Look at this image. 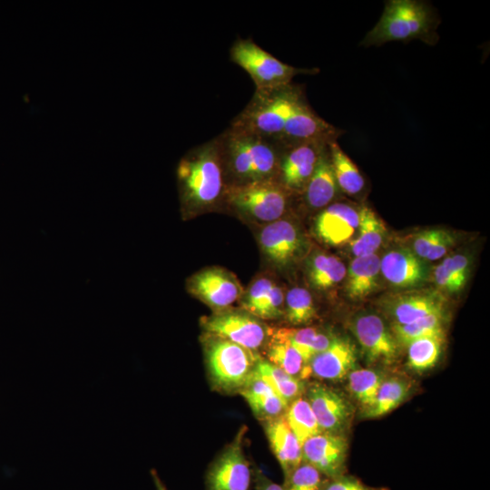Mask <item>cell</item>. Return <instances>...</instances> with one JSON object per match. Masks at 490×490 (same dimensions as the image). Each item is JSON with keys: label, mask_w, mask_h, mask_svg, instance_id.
<instances>
[{"label": "cell", "mask_w": 490, "mask_h": 490, "mask_svg": "<svg viewBox=\"0 0 490 490\" xmlns=\"http://www.w3.org/2000/svg\"><path fill=\"white\" fill-rule=\"evenodd\" d=\"M176 179L184 219L223 206L228 184L217 137L191 148L181 157Z\"/></svg>", "instance_id": "1"}, {"label": "cell", "mask_w": 490, "mask_h": 490, "mask_svg": "<svg viewBox=\"0 0 490 490\" xmlns=\"http://www.w3.org/2000/svg\"><path fill=\"white\" fill-rule=\"evenodd\" d=\"M216 137L228 186L276 180L282 145L233 123Z\"/></svg>", "instance_id": "2"}, {"label": "cell", "mask_w": 490, "mask_h": 490, "mask_svg": "<svg viewBox=\"0 0 490 490\" xmlns=\"http://www.w3.org/2000/svg\"><path fill=\"white\" fill-rule=\"evenodd\" d=\"M436 18L427 3L416 0H390L376 25L362 41L365 47L380 46L388 42L421 40L436 42Z\"/></svg>", "instance_id": "3"}, {"label": "cell", "mask_w": 490, "mask_h": 490, "mask_svg": "<svg viewBox=\"0 0 490 490\" xmlns=\"http://www.w3.org/2000/svg\"><path fill=\"white\" fill-rule=\"evenodd\" d=\"M202 343L211 384L222 392H239L253 376L260 356L211 334L204 335Z\"/></svg>", "instance_id": "4"}, {"label": "cell", "mask_w": 490, "mask_h": 490, "mask_svg": "<svg viewBox=\"0 0 490 490\" xmlns=\"http://www.w3.org/2000/svg\"><path fill=\"white\" fill-rule=\"evenodd\" d=\"M291 194L277 180L229 185L223 206L244 218L267 224L283 217Z\"/></svg>", "instance_id": "5"}, {"label": "cell", "mask_w": 490, "mask_h": 490, "mask_svg": "<svg viewBox=\"0 0 490 490\" xmlns=\"http://www.w3.org/2000/svg\"><path fill=\"white\" fill-rule=\"evenodd\" d=\"M230 59L250 75L256 90L285 86L291 83L298 74L318 72V68H298L287 64L250 38L235 40L230 48Z\"/></svg>", "instance_id": "6"}, {"label": "cell", "mask_w": 490, "mask_h": 490, "mask_svg": "<svg viewBox=\"0 0 490 490\" xmlns=\"http://www.w3.org/2000/svg\"><path fill=\"white\" fill-rule=\"evenodd\" d=\"M205 334L214 335L258 352L269 339V328L244 309H226L201 318Z\"/></svg>", "instance_id": "7"}, {"label": "cell", "mask_w": 490, "mask_h": 490, "mask_svg": "<svg viewBox=\"0 0 490 490\" xmlns=\"http://www.w3.org/2000/svg\"><path fill=\"white\" fill-rule=\"evenodd\" d=\"M246 426L216 456L205 475V490H250L253 471L243 451Z\"/></svg>", "instance_id": "8"}, {"label": "cell", "mask_w": 490, "mask_h": 490, "mask_svg": "<svg viewBox=\"0 0 490 490\" xmlns=\"http://www.w3.org/2000/svg\"><path fill=\"white\" fill-rule=\"evenodd\" d=\"M366 362L368 365H389L398 356V344L383 318L377 313H357L349 322Z\"/></svg>", "instance_id": "9"}, {"label": "cell", "mask_w": 490, "mask_h": 490, "mask_svg": "<svg viewBox=\"0 0 490 490\" xmlns=\"http://www.w3.org/2000/svg\"><path fill=\"white\" fill-rule=\"evenodd\" d=\"M258 239L266 260L279 269L291 266L308 250V242L300 229L283 218L264 224Z\"/></svg>", "instance_id": "10"}, {"label": "cell", "mask_w": 490, "mask_h": 490, "mask_svg": "<svg viewBox=\"0 0 490 490\" xmlns=\"http://www.w3.org/2000/svg\"><path fill=\"white\" fill-rule=\"evenodd\" d=\"M187 291L214 311L230 309L243 294L238 278L220 267L204 268L188 278Z\"/></svg>", "instance_id": "11"}, {"label": "cell", "mask_w": 490, "mask_h": 490, "mask_svg": "<svg viewBox=\"0 0 490 490\" xmlns=\"http://www.w3.org/2000/svg\"><path fill=\"white\" fill-rule=\"evenodd\" d=\"M328 144L304 142L283 147L276 180L291 193L302 192Z\"/></svg>", "instance_id": "12"}, {"label": "cell", "mask_w": 490, "mask_h": 490, "mask_svg": "<svg viewBox=\"0 0 490 490\" xmlns=\"http://www.w3.org/2000/svg\"><path fill=\"white\" fill-rule=\"evenodd\" d=\"M348 449L345 435L321 432L302 444V461L326 478L337 477L345 474Z\"/></svg>", "instance_id": "13"}, {"label": "cell", "mask_w": 490, "mask_h": 490, "mask_svg": "<svg viewBox=\"0 0 490 490\" xmlns=\"http://www.w3.org/2000/svg\"><path fill=\"white\" fill-rule=\"evenodd\" d=\"M305 392L321 431L344 435L352 416L348 401L336 390L317 382L306 387Z\"/></svg>", "instance_id": "14"}, {"label": "cell", "mask_w": 490, "mask_h": 490, "mask_svg": "<svg viewBox=\"0 0 490 490\" xmlns=\"http://www.w3.org/2000/svg\"><path fill=\"white\" fill-rule=\"evenodd\" d=\"M380 273L397 289H411L423 285L428 279L426 260L408 248L394 249L380 259Z\"/></svg>", "instance_id": "15"}, {"label": "cell", "mask_w": 490, "mask_h": 490, "mask_svg": "<svg viewBox=\"0 0 490 490\" xmlns=\"http://www.w3.org/2000/svg\"><path fill=\"white\" fill-rule=\"evenodd\" d=\"M359 212L352 206L336 202L322 209L314 222L317 237L329 246L348 243L358 230Z\"/></svg>", "instance_id": "16"}, {"label": "cell", "mask_w": 490, "mask_h": 490, "mask_svg": "<svg viewBox=\"0 0 490 490\" xmlns=\"http://www.w3.org/2000/svg\"><path fill=\"white\" fill-rule=\"evenodd\" d=\"M358 352L355 344L347 337L337 336L330 346L309 361L311 377L338 381L356 367Z\"/></svg>", "instance_id": "17"}, {"label": "cell", "mask_w": 490, "mask_h": 490, "mask_svg": "<svg viewBox=\"0 0 490 490\" xmlns=\"http://www.w3.org/2000/svg\"><path fill=\"white\" fill-rule=\"evenodd\" d=\"M285 295L282 289L268 277H259L247 288L240 299L242 309L260 319H277L283 316Z\"/></svg>", "instance_id": "18"}, {"label": "cell", "mask_w": 490, "mask_h": 490, "mask_svg": "<svg viewBox=\"0 0 490 490\" xmlns=\"http://www.w3.org/2000/svg\"><path fill=\"white\" fill-rule=\"evenodd\" d=\"M264 429L285 479L302 462L301 445L284 416L265 421Z\"/></svg>", "instance_id": "19"}, {"label": "cell", "mask_w": 490, "mask_h": 490, "mask_svg": "<svg viewBox=\"0 0 490 490\" xmlns=\"http://www.w3.org/2000/svg\"><path fill=\"white\" fill-rule=\"evenodd\" d=\"M392 325H403L436 312L444 311L443 299L434 292L415 291L387 302Z\"/></svg>", "instance_id": "20"}, {"label": "cell", "mask_w": 490, "mask_h": 490, "mask_svg": "<svg viewBox=\"0 0 490 490\" xmlns=\"http://www.w3.org/2000/svg\"><path fill=\"white\" fill-rule=\"evenodd\" d=\"M338 188L328 144L321 152L302 194L309 208L322 210L335 198Z\"/></svg>", "instance_id": "21"}, {"label": "cell", "mask_w": 490, "mask_h": 490, "mask_svg": "<svg viewBox=\"0 0 490 490\" xmlns=\"http://www.w3.org/2000/svg\"><path fill=\"white\" fill-rule=\"evenodd\" d=\"M250 406L253 414L263 422L284 415L288 404L273 389L254 374L239 391Z\"/></svg>", "instance_id": "22"}, {"label": "cell", "mask_w": 490, "mask_h": 490, "mask_svg": "<svg viewBox=\"0 0 490 490\" xmlns=\"http://www.w3.org/2000/svg\"><path fill=\"white\" fill-rule=\"evenodd\" d=\"M380 259L375 253L355 257L346 273L345 289L348 297L354 300L363 299L378 288Z\"/></svg>", "instance_id": "23"}, {"label": "cell", "mask_w": 490, "mask_h": 490, "mask_svg": "<svg viewBox=\"0 0 490 490\" xmlns=\"http://www.w3.org/2000/svg\"><path fill=\"white\" fill-rule=\"evenodd\" d=\"M346 273L344 263L336 256L317 251L307 258L308 279L311 286L318 290L336 286L345 278Z\"/></svg>", "instance_id": "24"}, {"label": "cell", "mask_w": 490, "mask_h": 490, "mask_svg": "<svg viewBox=\"0 0 490 490\" xmlns=\"http://www.w3.org/2000/svg\"><path fill=\"white\" fill-rule=\"evenodd\" d=\"M358 212V235L350 241L351 251L355 257L375 254L385 239L386 227L370 208L362 207Z\"/></svg>", "instance_id": "25"}, {"label": "cell", "mask_w": 490, "mask_h": 490, "mask_svg": "<svg viewBox=\"0 0 490 490\" xmlns=\"http://www.w3.org/2000/svg\"><path fill=\"white\" fill-rule=\"evenodd\" d=\"M410 391L411 386L406 379L385 377L374 402L361 411L362 417L377 418L388 414L407 398Z\"/></svg>", "instance_id": "26"}, {"label": "cell", "mask_w": 490, "mask_h": 490, "mask_svg": "<svg viewBox=\"0 0 490 490\" xmlns=\"http://www.w3.org/2000/svg\"><path fill=\"white\" fill-rule=\"evenodd\" d=\"M265 347L267 360L271 364L303 381L311 377L309 363L288 342L269 336Z\"/></svg>", "instance_id": "27"}, {"label": "cell", "mask_w": 490, "mask_h": 490, "mask_svg": "<svg viewBox=\"0 0 490 490\" xmlns=\"http://www.w3.org/2000/svg\"><path fill=\"white\" fill-rule=\"evenodd\" d=\"M470 270L471 260L467 255L458 253L447 256L434 270V281L441 290L456 293L465 288Z\"/></svg>", "instance_id": "28"}, {"label": "cell", "mask_w": 490, "mask_h": 490, "mask_svg": "<svg viewBox=\"0 0 490 490\" xmlns=\"http://www.w3.org/2000/svg\"><path fill=\"white\" fill-rule=\"evenodd\" d=\"M255 373L288 405L297 397L302 396L306 390L303 380L289 375L262 358L256 364Z\"/></svg>", "instance_id": "29"}, {"label": "cell", "mask_w": 490, "mask_h": 490, "mask_svg": "<svg viewBox=\"0 0 490 490\" xmlns=\"http://www.w3.org/2000/svg\"><path fill=\"white\" fill-rule=\"evenodd\" d=\"M328 152L338 187L349 195L359 193L365 186V181L357 165L337 141L328 143Z\"/></svg>", "instance_id": "30"}, {"label": "cell", "mask_w": 490, "mask_h": 490, "mask_svg": "<svg viewBox=\"0 0 490 490\" xmlns=\"http://www.w3.org/2000/svg\"><path fill=\"white\" fill-rule=\"evenodd\" d=\"M452 232L443 229L421 230L412 237L411 250L425 260L442 258L455 244Z\"/></svg>", "instance_id": "31"}, {"label": "cell", "mask_w": 490, "mask_h": 490, "mask_svg": "<svg viewBox=\"0 0 490 490\" xmlns=\"http://www.w3.org/2000/svg\"><path fill=\"white\" fill-rule=\"evenodd\" d=\"M283 416L301 446L308 438L322 432L309 401L303 395L288 405Z\"/></svg>", "instance_id": "32"}, {"label": "cell", "mask_w": 490, "mask_h": 490, "mask_svg": "<svg viewBox=\"0 0 490 490\" xmlns=\"http://www.w3.org/2000/svg\"><path fill=\"white\" fill-rule=\"evenodd\" d=\"M444 336H426L409 342L407 347V366L416 372L432 368L438 361Z\"/></svg>", "instance_id": "33"}, {"label": "cell", "mask_w": 490, "mask_h": 490, "mask_svg": "<svg viewBox=\"0 0 490 490\" xmlns=\"http://www.w3.org/2000/svg\"><path fill=\"white\" fill-rule=\"evenodd\" d=\"M348 389L353 397L364 408L375 400L379 387L384 380V374L373 368H354L348 374Z\"/></svg>", "instance_id": "34"}, {"label": "cell", "mask_w": 490, "mask_h": 490, "mask_svg": "<svg viewBox=\"0 0 490 490\" xmlns=\"http://www.w3.org/2000/svg\"><path fill=\"white\" fill-rule=\"evenodd\" d=\"M444 311L436 312L403 325H392L391 331L398 346L426 336H444Z\"/></svg>", "instance_id": "35"}, {"label": "cell", "mask_w": 490, "mask_h": 490, "mask_svg": "<svg viewBox=\"0 0 490 490\" xmlns=\"http://www.w3.org/2000/svg\"><path fill=\"white\" fill-rule=\"evenodd\" d=\"M283 316L294 326L305 325L317 317L311 294L304 288L295 287L285 295Z\"/></svg>", "instance_id": "36"}, {"label": "cell", "mask_w": 490, "mask_h": 490, "mask_svg": "<svg viewBox=\"0 0 490 490\" xmlns=\"http://www.w3.org/2000/svg\"><path fill=\"white\" fill-rule=\"evenodd\" d=\"M319 329L307 328H269V336L290 344L309 363L314 356V344Z\"/></svg>", "instance_id": "37"}, {"label": "cell", "mask_w": 490, "mask_h": 490, "mask_svg": "<svg viewBox=\"0 0 490 490\" xmlns=\"http://www.w3.org/2000/svg\"><path fill=\"white\" fill-rule=\"evenodd\" d=\"M323 482L322 475L312 466L301 462L284 479V490H319Z\"/></svg>", "instance_id": "38"}, {"label": "cell", "mask_w": 490, "mask_h": 490, "mask_svg": "<svg viewBox=\"0 0 490 490\" xmlns=\"http://www.w3.org/2000/svg\"><path fill=\"white\" fill-rule=\"evenodd\" d=\"M319 490H388L386 487H374L364 484L358 478L341 475L323 480Z\"/></svg>", "instance_id": "39"}, {"label": "cell", "mask_w": 490, "mask_h": 490, "mask_svg": "<svg viewBox=\"0 0 490 490\" xmlns=\"http://www.w3.org/2000/svg\"><path fill=\"white\" fill-rule=\"evenodd\" d=\"M255 490H284L283 485L271 481L260 470L253 471Z\"/></svg>", "instance_id": "40"}, {"label": "cell", "mask_w": 490, "mask_h": 490, "mask_svg": "<svg viewBox=\"0 0 490 490\" xmlns=\"http://www.w3.org/2000/svg\"><path fill=\"white\" fill-rule=\"evenodd\" d=\"M150 474L156 490H169L155 469H151Z\"/></svg>", "instance_id": "41"}]
</instances>
